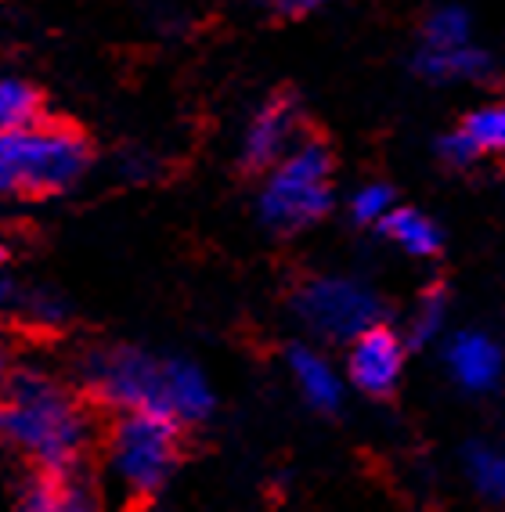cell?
I'll list each match as a JSON object with an SVG mask.
<instances>
[{"label":"cell","instance_id":"ffe728a7","mask_svg":"<svg viewBox=\"0 0 505 512\" xmlns=\"http://www.w3.org/2000/svg\"><path fill=\"white\" fill-rule=\"evenodd\" d=\"M437 152H441V159L448 166H473L477 163V156H473V148L462 141L459 130H451V134H444L441 145H437Z\"/></svg>","mask_w":505,"mask_h":512},{"label":"cell","instance_id":"9c48e42d","mask_svg":"<svg viewBox=\"0 0 505 512\" xmlns=\"http://www.w3.org/2000/svg\"><path fill=\"white\" fill-rule=\"evenodd\" d=\"M444 365H448L451 379L466 390V394H491L502 383V347L498 339H491L480 329L455 332L444 347Z\"/></svg>","mask_w":505,"mask_h":512},{"label":"cell","instance_id":"ac0fdd59","mask_svg":"<svg viewBox=\"0 0 505 512\" xmlns=\"http://www.w3.org/2000/svg\"><path fill=\"white\" fill-rule=\"evenodd\" d=\"M444 325H448V296H444V289H430L415 303L412 321H408V336H412V343L426 347V343L441 336Z\"/></svg>","mask_w":505,"mask_h":512},{"label":"cell","instance_id":"e0dca14e","mask_svg":"<svg viewBox=\"0 0 505 512\" xmlns=\"http://www.w3.org/2000/svg\"><path fill=\"white\" fill-rule=\"evenodd\" d=\"M473 44V19L459 4H444L426 19L423 26V47H462Z\"/></svg>","mask_w":505,"mask_h":512},{"label":"cell","instance_id":"4fadbf2b","mask_svg":"<svg viewBox=\"0 0 505 512\" xmlns=\"http://www.w3.org/2000/svg\"><path fill=\"white\" fill-rule=\"evenodd\" d=\"M19 512H98V505L69 476H40L26 487Z\"/></svg>","mask_w":505,"mask_h":512},{"label":"cell","instance_id":"6da1fadb","mask_svg":"<svg viewBox=\"0 0 505 512\" xmlns=\"http://www.w3.org/2000/svg\"><path fill=\"white\" fill-rule=\"evenodd\" d=\"M83 390L116 412H156L192 426L213 412V386L188 357H159L141 347H101L80 365Z\"/></svg>","mask_w":505,"mask_h":512},{"label":"cell","instance_id":"277c9868","mask_svg":"<svg viewBox=\"0 0 505 512\" xmlns=\"http://www.w3.org/2000/svg\"><path fill=\"white\" fill-rule=\"evenodd\" d=\"M181 426L156 412H127L105 444V487L120 505H145L177 466Z\"/></svg>","mask_w":505,"mask_h":512},{"label":"cell","instance_id":"3957f363","mask_svg":"<svg viewBox=\"0 0 505 512\" xmlns=\"http://www.w3.org/2000/svg\"><path fill=\"white\" fill-rule=\"evenodd\" d=\"M91 166V145L65 123H26L0 134V199H40L73 188Z\"/></svg>","mask_w":505,"mask_h":512},{"label":"cell","instance_id":"7402d4cb","mask_svg":"<svg viewBox=\"0 0 505 512\" xmlns=\"http://www.w3.org/2000/svg\"><path fill=\"white\" fill-rule=\"evenodd\" d=\"M62 303L51 300V296H33L29 300V318H37V321H62Z\"/></svg>","mask_w":505,"mask_h":512},{"label":"cell","instance_id":"7a4b0ae2","mask_svg":"<svg viewBox=\"0 0 505 512\" xmlns=\"http://www.w3.org/2000/svg\"><path fill=\"white\" fill-rule=\"evenodd\" d=\"M0 440L40 476H69L87 455L91 419L62 379L44 368H15L0 390Z\"/></svg>","mask_w":505,"mask_h":512},{"label":"cell","instance_id":"52a82bcc","mask_svg":"<svg viewBox=\"0 0 505 512\" xmlns=\"http://www.w3.org/2000/svg\"><path fill=\"white\" fill-rule=\"evenodd\" d=\"M404 357H408V347H404L401 332H394L390 325L379 321V325L358 332V336L347 343L350 383L368 397L394 394L404 375Z\"/></svg>","mask_w":505,"mask_h":512},{"label":"cell","instance_id":"44dd1931","mask_svg":"<svg viewBox=\"0 0 505 512\" xmlns=\"http://www.w3.org/2000/svg\"><path fill=\"white\" fill-rule=\"evenodd\" d=\"M260 4L275 15H311L318 8H329L332 0H260Z\"/></svg>","mask_w":505,"mask_h":512},{"label":"cell","instance_id":"603a6c76","mask_svg":"<svg viewBox=\"0 0 505 512\" xmlns=\"http://www.w3.org/2000/svg\"><path fill=\"white\" fill-rule=\"evenodd\" d=\"M11 372H15V368H11V350H8V343H4V339H0V390H4V386H8Z\"/></svg>","mask_w":505,"mask_h":512},{"label":"cell","instance_id":"5bb4252c","mask_svg":"<svg viewBox=\"0 0 505 512\" xmlns=\"http://www.w3.org/2000/svg\"><path fill=\"white\" fill-rule=\"evenodd\" d=\"M462 473L469 487L484 498L487 505H498L505 498V455L491 440H473L462 451Z\"/></svg>","mask_w":505,"mask_h":512},{"label":"cell","instance_id":"cb8c5ba5","mask_svg":"<svg viewBox=\"0 0 505 512\" xmlns=\"http://www.w3.org/2000/svg\"><path fill=\"white\" fill-rule=\"evenodd\" d=\"M4 303H8V285L0 282V307H4Z\"/></svg>","mask_w":505,"mask_h":512},{"label":"cell","instance_id":"8992f818","mask_svg":"<svg viewBox=\"0 0 505 512\" xmlns=\"http://www.w3.org/2000/svg\"><path fill=\"white\" fill-rule=\"evenodd\" d=\"M293 311L318 339L350 343L358 332L383 321V300L376 296V289H368L358 278L322 275L296 289Z\"/></svg>","mask_w":505,"mask_h":512},{"label":"cell","instance_id":"ba28073f","mask_svg":"<svg viewBox=\"0 0 505 512\" xmlns=\"http://www.w3.org/2000/svg\"><path fill=\"white\" fill-rule=\"evenodd\" d=\"M303 116L300 101L293 94H278L264 101L257 116L249 119L246 134H242V163L249 170H271L278 159L303 141Z\"/></svg>","mask_w":505,"mask_h":512},{"label":"cell","instance_id":"9a60e30c","mask_svg":"<svg viewBox=\"0 0 505 512\" xmlns=\"http://www.w3.org/2000/svg\"><path fill=\"white\" fill-rule=\"evenodd\" d=\"M469 148H473V156H491V152H502L505 148V109L502 105H480L473 109L466 119H462L459 127Z\"/></svg>","mask_w":505,"mask_h":512},{"label":"cell","instance_id":"2e32d148","mask_svg":"<svg viewBox=\"0 0 505 512\" xmlns=\"http://www.w3.org/2000/svg\"><path fill=\"white\" fill-rule=\"evenodd\" d=\"M40 119V94L33 83L19 76H0V134L15 127L37 123Z\"/></svg>","mask_w":505,"mask_h":512},{"label":"cell","instance_id":"30bf717a","mask_svg":"<svg viewBox=\"0 0 505 512\" xmlns=\"http://www.w3.org/2000/svg\"><path fill=\"white\" fill-rule=\"evenodd\" d=\"M289 372H293L296 390L303 394V401L318 408V412H336L343 404V375L332 368V361L325 354H318L314 347H293L289 350Z\"/></svg>","mask_w":505,"mask_h":512},{"label":"cell","instance_id":"d4e9b609","mask_svg":"<svg viewBox=\"0 0 505 512\" xmlns=\"http://www.w3.org/2000/svg\"><path fill=\"white\" fill-rule=\"evenodd\" d=\"M4 256H8V246H4V242H0V264H4Z\"/></svg>","mask_w":505,"mask_h":512},{"label":"cell","instance_id":"5b68a950","mask_svg":"<svg viewBox=\"0 0 505 512\" xmlns=\"http://www.w3.org/2000/svg\"><path fill=\"white\" fill-rule=\"evenodd\" d=\"M260 220L278 235L314 228L332 210V156L322 141L303 138L289 148L260 188Z\"/></svg>","mask_w":505,"mask_h":512},{"label":"cell","instance_id":"8fae6325","mask_svg":"<svg viewBox=\"0 0 505 512\" xmlns=\"http://www.w3.org/2000/svg\"><path fill=\"white\" fill-rule=\"evenodd\" d=\"M419 76L433 83H473L491 76V58L477 44L462 47H423L415 55Z\"/></svg>","mask_w":505,"mask_h":512},{"label":"cell","instance_id":"7c38bea8","mask_svg":"<svg viewBox=\"0 0 505 512\" xmlns=\"http://www.w3.org/2000/svg\"><path fill=\"white\" fill-rule=\"evenodd\" d=\"M379 231H383L401 253L415 256V260H430V256H437L444 246L441 228H437L426 213L412 210V206H394V210L379 220Z\"/></svg>","mask_w":505,"mask_h":512},{"label":"cell","instance_id":"d6986e66","mask_svg":"<svg viewBox=\"0 0 505 512\" xmlns=\"http://www.w3.org/2000/svg\"><path fill=\"white\" fill-rule=\"evenodd\" d=\"M397 202H394V192H390V184H361L358 192L350 195V217L358 220V224H376L379 228V220L386 217V213L394 210Z\"/></svg>","mask_w":505,"mask_h":512}]
</instances>
